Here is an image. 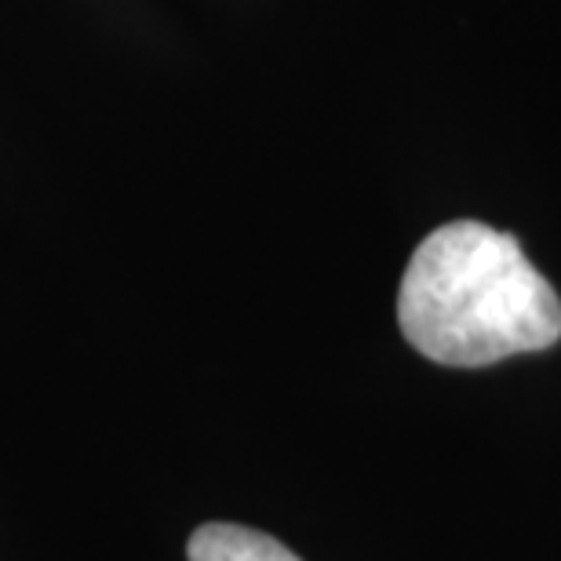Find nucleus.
Wrapping results in <instances>:
<instances>
[{"instance_id": "nucleus-1", "label": "nucleus", "mask_w": 561, "mask_h": 561, "mask_svg": "<svg viewBox=\"0 0 561 561\" xmlns=\"http://www.w3.org/2000/svg\"><path fill=\"white\" fill-rule=\"evenodd\" d=\"M398 324L423 357L481 368L561 340V299L518 238L485 222L437 227L405 266Z\"/></svg>"}, {"instance_id": "nucleus-2", "label": "nucleus", "mask_w": 561, "mask_h": 561, "mask_svg": "<svg viewBox=\"0 0 561 561\" xmlns=\"http://www.w3.org/2000/svg\"><path fill=\"white\" fill-rule=\"evenodd\" d=\"M190 561H302L291 554L285 543L274 540L249 525H230V522H208L190 536L186 543Z\"/></svg>"}]
</instances>
